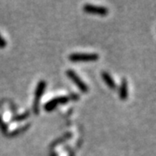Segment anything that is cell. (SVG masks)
I'll return each mask as SVG.
<instances>
[{
	"label": "cell",
	"mask_w": 156,
	"mask_h": 156,
	"mask_svg": "<svg viewBox=\"0 0 156 156\" xmlns=\"http://www.w3.org/2000/svg\"><path fill=\"white\" fill-rule=\"evenodd\" d=\"M29 115H30V112L27 111L26 113H23V114L20 115L14 116L13 117V119H12V121H13V122H20V121H23V120L26 119Z\"/></svg>",
	"instance_id": "8"
},
{
	"label": "cell",
	"mask_w": 156,
	"mask_h": 156,
	"mask_svg": "<svg viewBox=\"0 0 156 156\" xmlns=\"http://www.w3.org/2000/svg\"><path fill=\"white\" fill-rule=\"evenodd\" d=\"M69 59L72 62L96 61L99 59L97 53H72L69 56Z\"/></svg>",
	"instance_id": "2"
},
{
	"label": "cell",
	"mask_w": 156,
	"mask_h": 156,
	"mask_svg": "<svg viewBox=\"0 0 156 156\" xmlns=\"http://www.w3.org/2000/svg\"><path fill=\"white\" fill-rule=\"evenodd\" d=\"M101 76H102V79L104 80V82L106 83V84L111 89H115L116 88V83L114 81V79L112 78V76H110L109 73L106 72V71H103L101 73Z\"/></svg>",
	"instance_id": "7"
},
{
	"label": "cell",
	"mask_w": 156,
	"mask_h": 156,
	"mask_svg": "<svg viewBox=\"0 0 156 156\" xmlns=\"http://www.w3.org/2000/svg\"><path fill=\"white\" fill-rule=\"evenodd\" d=\"M46 88V82L45 81H40L36 88L35 91V99H34L33 103V111L35 115H38L39 114V103H40V99L41 96L44 94V89Z\"/></svg>",
	"instance_id": "1"
},
{
	"label": "cell",
	"mask_w": 156,
	"mask_h": 156,
	"mask_svg": "<svg viewBox=\"0 0 156 156\" xmlns=\"http://www.w3.org/2000/svg\"><path fill=\"white\" fill-rule=\"evenodd\" d=\"M29 128V124H28V125H27V126H26V127H25V128L23 127V128H20V129H17V130H15V131H14L13 133H11V134H9V135H10V136H14V135H16V134H18V133H19L20 131H23V130H25V129H27V128Z\"/></svg>",
	"instance_id": "11"
},
{
	"label": "cell",
	"mask_w": 156,
	"mask_h": 156,
	"mask_svg": "<svg viewBox=\"0 0 156 156\" xmlns=\"http://www.w3.org/2000/svg\"><path fill=\"white\" fill-rule=\"evenodd\" d=\"M69 99L71 98L73 100H78V99H79V96H78L76 94H71L70 96H69Z\"/></svg>",
	"instance_id": "12"
},
{
	"label": "cell",
	"mask_w": 156,
	"mask_h": 156,
	"mask_svg": "<svg viewBox=\"0 0 156 156\" xmlns=\"http://www.w3.org/2000/svg\"><path fill=\"white\" fill-rule=\"evenodd\" d=\"M69 101V96H65V95L56 96V98L49 101L46 104H44V108L47 112H50L52 111L53 109H55L57 105H59V104H65V103H67Z\"/></svg>",
	"instance_id": "4"
},
{
	"label": "cell",
	"mask_w": 156,
	"mask_h": 156,
	"mask_svg": "<svg viewBox=\"0 0 156 156\" xmlns=\"http://www.w3.org/2000/svg\"><path fill=\"white\" fill-rule=\"evenodd\" d=\"M119 96L121 100H126L128 96V81L126 78H123L121 83L120 89H119Z\"/></svg>",
	"instance_id": "6"
},
{
	"label": "cell",
	"mask_w": 156,
	"mask_h": 156,
	"mask_svg": "<svg viewBox=\"0 0 156 156\" xmlns=\"http://www.w3.org/2000/svg\"><path fill=\"white\" fill-rule=\"evenodd\" d=\"M83 11L88 13H92V14H97L101 16H106L108 13V9L105 6L94 5L91 4H85L83 5Z\"/></svg>",
	"instance_id": "5"
},
{
	"label": "cell",
	"mask_w": 156,
	"mask_h": 156,
	"mask_svg": "<svg viewBox=\"0 0 156 156\" xmlns=\"http://www.w3.org/2000/svg\"><path fill=\"white\" fill-rule=\"evenodd\" d=\"M66 75L68 76V77L69 78L72 82L75 83V84L77 86L79 89L82 91V92H83V93H87L88 91H89V87H88V85L84 83L83 81L80 78V76H78V75L75 72L73 69H68L67 71H66Z\"/></svg>",
	"instance_id": "3"
},
{
	"label": "cell",
	"mask_w": 156,
	"mask_h": 156,
	"mask_svg": "<svg viewBox=\"0 0 156 156\" xmlns=\"http://www.w3.org/2000/svg\"><path fill=\"white\" fill-rule=\"evenodd\" d=\"M0 128H1V130L3 131V133H6L7 132V125H6V123L2 120V118L0 116Z\"/></svg>",
	"instance_id": "9"
},
{
	"label": "cell",
	"mask_w": 156,
	"mask_h": 156,
	"mask_svg": "<svg viewBox=\"0 0 156 156\" xmlns=\"http://www.w3.org/2000/svg\"><path fill=\"white\" fill-rule=\"evenodd\" d=\"M7 44V42H6V40L2 36H1V34H0V48L2 49V48H5Z\"/></svg>",
	"instance_id": "10"
}]
</instances>
